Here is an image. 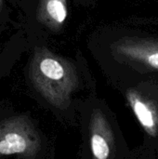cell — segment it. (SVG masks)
I'll list each match as a JSON object with an SVG mask.
<instances>
[{
  "label": "cell",
  "mask_w": 158,
  "mask_h": 159,
  "mask_svg": "<svg viewBox=\"0 0 158 159\" xmlns=\"http://www.w3.org/2000/svg\"><path fill=\"white\" fill-rule=\"evenodd\" d=\"M29 77L38 93L52 106L65 109L79 79L74 65L46 48H37L29 65Z\"/></svg>",
  "instance_id": "obj_1"
},
{
  "label": "cell",
  "mask_w": 158,
  "mask_h": 159,
  "mask_svg": "<svg viewBox=\"0 0 158 159\" xmlns=\"http://www.w3.org/2000/svg\"><path fill=\"white\" fill-rule=\"evenodd\" d=\"M41 138L27 116H15L0 121V158L16 156L33 159L41 150Z\"/></svg>",
  "instance_id": "obj_2"
},
{
  "label": "cell",
  "mask_w": 158,
  "mask_h": 159,
  "mask_svg": "<svg viewBox=\"0 0 158 159\" xmlns=\"http://www.w3.org/2000/svg\"><path fill=\"white\" fill-rule=\"evenodd\" d=\"M115 50L129 62L158 70V40L125 38L115 45Z\"/></svg>",
  "instance_id": "obj_3"
},
{
  "label": "cell",
  "mask_w": 158,
  "mask_h": 159,
  "mask_svg": "<svg viewBox=\"0 0 158 159\" xmlns=\"http://www.w3.org/2000/svg\"><path fill=\"white\" fill-rule=\"evenodd\" d=\"M90 148L93 159H110L114 148L112 129L100 109H94L90 120Z\"/></svg>",
  "instance_id": "obj_4"
},
{
  "label": "cell",
  "mask_w": 158,
  "mask_h": 159,
  "mask_svg": "<svg viewBox=\"0 0 158 159\" xmlns=\"http://www.w3.org/2000/svg\"><path fill=\"white\" fill-rule=\"evenodd\" d=\"M127 101L145 132L156 137L158 134V113L156 107L134 89L127 91Z\"/></svg>",
  "instance_id": "obj_5"
},
{
  "label": "cell",
  "mask_w": 158,
  "mask_h": 159,
  "mask_svg": "<svg viewBox=\"0 0 158 159\" xmlns=\"http://www.w3.org/2000/svg\"><path fill=\"white\" fill-rule=\"evenodd\" d=\"M68 16L67 0H40L36 18L51 31H59Z\"/></svg>",
  "instance_id": "obj_6"
},
{
  "label": "cell",
  "mask_w": 158,
  "mask_h": 159,
  "mask_svg": "<svg viewBox=\"0 0 158 159\" xmlns=\"http://www.w3.org/2000/svg\"><path fill=\"white\" fill-rule=\"evenodd\" d=\"M2 4H3V0H0V10L2 8Z\"/></svg>",
  "instance_id": "obj_7"
}]
</instances>
